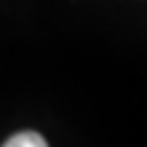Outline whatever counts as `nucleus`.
I'll return each instance as SVG.
<instances>
[{"label":"nucleus","mask_w":147,"mask_h":147,"mask_svg":"<svg viewBox=\"0 0 147 147\" xmlns=\"http://www.w3.org/2000/svg\"><path fill=\"white\" fill-rule=\"evenodd\" d=\"M2 147H49V143H46V138H44L42 134L31 132V129H24V132L13 134Z\"/></svg>","instance_id":"obj_1"}]
</instances>
